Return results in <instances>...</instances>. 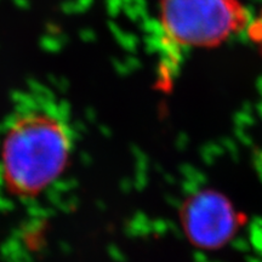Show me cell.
Returning a JSON list of instances; mask_svg holds the SVG:
<instances>
[{
    "label": "cell",
    "mask_w": 262,
    "mask_h": 262,
    "mask_svg": "<svg viewBox=\"0 0 262 262\" xmlns=\"http://www.w3.org/2000/svg\"><path fill=\"white\" fill-rule=\"evenodd\" d=\"M182 224L193 243L205 249L224 245L237 229V215L225 196L212 191L195 193L182 209Z\"/></svg>",
    "instance_id": "3957f363"
},
{
    "label": "cell",
    "mask_w": 262,
    "mask_h": 262,
    "mask_svg": "<svg viewBox=\"0 0 262 262\" xmlns=\"http://www.w3.org/2000/svg\"><path fill=\"white\" fill-rule=\"evenodd\" d=\"M73 148V129L57 110H18L0 137V185L18 199L38 198L63 175Z\"/></svg>",
    "instance_id": "6da1fadb"
},
{
    "label": "cell",
    "mask_w": 262,
    "mask_h": 262,
    "mask_svg": "<svg viewBox=\"0 0 262 262\" xmlns=\"http://www.w3.org/2000/svg\"><path fill=\"white\" fill-rule=\"evenodd\" d=\"M245 34L248 35L251 44L262 56V8L255 14H251L250 22H249Z\"/></svg>",
    "instance_id": "277c9868"
},
{
    "label": "cell",
    "mask_w": 262,
    "mask_h": 262,
    "mask_svg": "<svg viewBox=\"0 0 262 262\" xmlns=\"http://www.w3.org/2000/svg\"><path fill=\"white\" fill-rule=\"evenodd\" d=\"M251 12L242 0H158L157 24L169 48L210 49L245 33Z\"/></svg>",
    "instance_id": "7a4b0ae2"
}]
</instances>
